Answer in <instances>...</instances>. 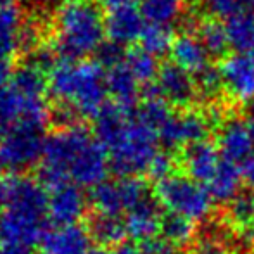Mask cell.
<instances>
[{
  "label": "cell",
  "instance_id": "obj_1",
  "mask_svg": "<svg viewBox=\"0 0 254 254\" xmlns=\"http://www.w3.org/2000/svg\"><path fill=\"white\" fill-rule=\"evenodd\" d=\"M109 154L95 133L80 125H66L47 138L40 161L42 180L51 187L74 184L97 187L106 180Z\"/></svg>",
  "mask_w": 254,
  "mask_h": 254
},
{
  "label": "cell",
  "instance_id": "obj_2",
  "mask_svg": "<svg viewBox=\"0 0 254 254\" xmlns=\"http://www.w3.org/2000/svg\"><path fill=\"white\" fill-rule=\"evenodd\" d=\"M94 133L106 147L114 171L121 177L147 173L159 154L157 131L131 109L118 104L106 106L99 113Z\"/></svg>",
  "mask_w": 254,
  "mask_h": 254
},
{
  "label": "cell",
  "instance_id": "obj_3",
  "mask_svg": "<svg viewBox=\"0 0 254 254\" xmlns=\"http://www.w3.org/2000/svg\"><path fill=\"white\" fill-rule=\"evenodd\" d=\"M49 94L64 120L97 118L107 106V76L101 63L56 61L49 69Z\"/></svg>",
  "mask_w": 254,
  "mask_h": 254
},
{
  "label": "cell",
  "instance_id": "obj_4",
  "mask_svg": "<svg viewBox=\"0 0 254 254\" xmlns=\"http://www.w3.org/2000/svg\"><path fill=\"white\" fill-rule=\"evenodd\" d=\"M106 17L94 0H66L56 9L52 40L66 59H85L106 44Z\"/></svg>",
  "mask_w": 254,
  "mask_h": 254
},
{
  "label": "cell",
  "instance_id": "obj_5",
  "mask_svg": "<svg viewBox=\"0 0 254 254\" xmlns=\"http://www.w3.org/2000/svg\"><path fill=\"white\" fill-rule=\"evenodd\" d=\"M10 180V202L0 213V239L9 244L33 246L47 232L45 218L49 216V195L40 182L30 177Z\"/></svg>",
  "mask_w": 254,
  "mask_h": 254
},
{
  "label": "cell",
  "instance_id": "obj_6",
  "mask_svg": "<svg viewBox=\"0 0 254 254\" xmlns=\"http://www.w3.org/2000/svg\"><path fill=\"white\" fill-rule=\"evenodd\" d=\"M47 94L49 80L37 63L31 61L14 71L10 81L0 90V137L23 120H47Z\"/></svg>",
  "mask_w": 254,
  "mask_h": 254
},
{
  "label": "cell",
  "instance_id": "obj_7",
  "mask_svg": "<svg viewBox=\"0 0 254 254\" xmlns=\"http://www.w3.org/2000/svg\"><path fill=\"white\" fill-rule=\"evenodd\" d=\"M156 199L168 213L184 216L190 221H202L211 214L213 195L202 184L189 175H168L157 180Z\"/></svg>",
  "mask_w": 254,
  "mask_h": 254
},
{
  "label": "cell",
  "instance_id": "obj_8",
  "mask_svg": "<svg viewBox=\"0 0 254 254\" xmlns=\"http://www.w3.org/2000/svg\"><path fill=\"white\" fill-rule=\"evenodd\" d=\"M47 138L45 121L23 120L12 125L0 137V157L3 166L14 171L35 166L42 161Z\"/></svg>",
  "mask_w": 254,
  "mask_h": 254
},
{
  "label": "cell",
  "instance_id": "obj_9",
  "mask_svg": "<svg viewBox=\"0 0 254 254\" xmlns=\"http://www.w3.org/2000/svg\"><path fill=\"white\" fill-rule=\"evenodd\" d=\"M38 35L17 0H0V59L9 61L31 49Z\"/></svg>",
  "mask_w": 254,
  "mask_h": 254
},
{
  "label": "cell",
  "instance_id": "obj_10",
  "mask_svg": "<svg viewBox=\"0 0 254 254\" xmlns=\"http://www.w3.org/2000/svg\"><path fill=\"white\" fill-rule=\"evenodd\" d=\"M211 114H204L199 111H182V113H171V116L163 123L157 130L159 142L166 147H187V145L197 144L206 138L211 125H213Z\"/></svg>",
  "mask_w": 254,
  "mask_h": 254
},
{
  "label": "cell",
  "instance_id": "obj_11",
  "mask_svg": "<svg viewBox=\"0 0 254 254\" xmlns=\"http://www.w3.org/2000/svg\"><path fill=\"white\" fill-rule=\"evenodd\" d=\"M223 90L239 102H254V54L234 52L218 66Z\"/></svg>",
  "mask_w": 254,
  "mask_h": 254
},
{
  "label": "cell",
  "instance_id": "obj_12",
  "mask_svg": "<svg viewBox=\"0 0 254 254\" xmlns=\"http://www.w3.org/2000/svg\"><path fill=\"white\" fill-rule=\"evenodd\" d=\"M154 90L168 104L185 107L197 97V83L189 71L175 63H168L159 67Z\"/></svg>",
  "mask_w": 254,
  "mask_h": 254
},
{
  "label": "cell",
  "instance_id": "obj_13",
  "mask_svg": "<svg viewBox=\"0 0 254 254\" xmlns=\"http://www.w3.org/2000/svg\"><path fill=\"white\" fill-rule=\"evenodd\" d=\"M218 149L230 163L242 166L254 154V135L248 120H227L218 133Z\"/></svg>",
  "mask_w": 254,
  "mask_h": 254
},
{
  "label": "cell",
  "instance_id": "obj_14",
  "mask_svg": "<svg viewBox=\"0 0 254 254\" xmlns=\"http://www.w3.org/2000/svg\"><path fill=\"white\" fill-rule=\"evenodd\" d=\"M87 209V199L81 187L63 184L52 187L49 195V218L56 225H74Z\"/></svg>",
  "mask_w": 254,
  "mask_h": 254
},
{
  "label": "cell",
  "instance_id": "obj_15",
  "mask_svg": "<svg viewBox=\"0 0 254 254\" xmlns=\"http://www.w3.org/2000/svg\"><path fill=\"white\" fill-rule=\"evenodd\" d=\"M90 234L80 225H57L44 234L40 241L42 254H88Z\"/></svg>",
  "mask_w": 254,
  "mask_h": 254
},
{
  "label": "cell",
  "instance_id": "obj_16",
  "mask_svg": "<svg viewBox=\"0 0 254 254\" xmlns=\"http://www.w3.org/2000/svg\"><path fill=\"white\" fill-rule=\"evenodd\" d=\"M182 163H184L189 177L207 187V184L213 180L216 171L220 170L223 156L216 145L202 140L185 147L184 154H182Z\"/></svg>",
  "mask_w": 254,
  "mask_h": 254
},
{
  "label": "cell",
  "instance_id": "obj_17",
  "mask_svg": "<svg viewBox=\"0 0 254 254\" xmlns=\"http://www.w3.org/2000/svg\"><path fill=\"white\" fill-rule=\"evenodd\" d=\"M147 21L142 16L140 9L125 7V9L109 10L106 16V35L107 40L121 47L140 40Z\"/></svg>",
  "mask_w": 254,
  "mask_h": 254
},
{
  "label": "cell",
  "instance_id": "obj_18",
  "mask_svg": "<svg viewBox=\"0 0 254 254\" xmlns=\"http://www.w3.org/2000/svg\"><path fill=\"white\" fill-rule=\"evenodd\" d=\"M161 221H163V216L159 213V202L151 195L149 199L127 211L125 227L131 239L145 242L149 239L157 237L156 234L161 230Z\"/></svg>",
  "mask_w": 254,
  "mask_h": 254
},
{
  "label": "cell",
  "instance_id": "obj_19",
  "mask_svg": "<svg viewBox=\"0 0 254 254\" xmlns=\"http://www.w3.org/2000/svg\"><path fill=\"white\" fill-rule=\"evenodd\" d=\"M170 52L171 57H173V63L184 67L185 71H189L194 76L201 74L202 71H206L211 66V56L202 45V42L199 40L197 35L184 33L180 37H177L173 40V44H171Z\"/></svg>",
  "mask_w": 254,
  "mask_h": 254
},
{
  "label": "cell",
  "instance_id": "obj_20",
  "mask_svg": "<svg viewBox=\"0 0 254 254\" xmlns=\"http://www.w3.org/2000/svg\"><path fill=\"white\" fill-rule=\"evenodd\" d=\"M107 76V90L109 95L113 97L114 104L121 107L131 109L138 99V92H140V83L137 78L131 74V71L127 67L125 59L120 64L106 69Z\"/></svg>",
  "mask_w": 254,
  "mask_h": 254
},
{
  "label": "cell",
  "instance_id": "obj_21",
  "mask_svg": "<svg viewBox=\"0 0 254 254\" xmlns=\"http://www.w3.org/2000/svg\"><path fill=\"white\" fill-rule=\"evenodd\" d=\"M228 47L239 54H254V9H239L225 21Z\"/></svg>",
  "mask_w": 254,
  "mask_h": 254
},
{
  "label": "cell",
  "instance_id": "obj_22",
  "mask_svg": "<svg viewBox=\"0 0 254 254\" xmlns=\"http://www.w3.org/2000/svg\"><path fill=\"white\" fill-rule=\"evenodd\" d=\"M242 182V170L241 166L230 163L223 157L220 170L216 171L213 180L207 184V190L211 192L214 201L218 202H232L239 195Z\"/></svg>",
  "mask_w": 254,
  "mask_h": 254
},
{
  "label": "cell",
  "instance_id": "obj_23",
  "mask_svg": "<svg viewBox=\"0 0 254 254\" xmlns=\"http://www.w3.org/2000/svg\"><path fill=\"white\" fill-rule=\"evenodd\" d=\"M88 234L92 241L101 246H120L127 234L125 221L120 220L116 214L97 213L88 221Z\"/></svg>",
  "mask_w": 254,
  "mask_h": 254
},
{
  "label": "cell",
  "instance_id": "obj_24",
  "mask_svg": "<svg viewBox=\"0 0 254 254\" xmlns=\"http://www.w3.org/2000/svg\"><path fill=\"white\" fill-rule=\"evenodd\" d=\"M140 12L151 24L170 28L184 12V0H140Z\"/></svg>",
  "mask_w": 254,
  "mask_h": 254
},
{
  "label": "cell",
  "instance_id": "obj_25",
  "mask_svg": "<svg viewBox=\"0 0 254 254\" xmlns=\"http://www.w3.org/2000/svg\"><path fill=\"white\" fill-rule=\"evenodd\" d=\"M92 202L99 213L116 214L120 216L121 211H125L123 195H121L120 180H104L92 192Z\"/></svg>",
  "mask_w": 254,
  "mask_h": 254
},
{
  "label": "cell",
  "instance_id": "obj_26",
  "mask_svg": "<svg viewBox=\"0 0 254 254\" xmlns=\"http://www.w3.org/2000/svg\"><path fill=\"white\" fill-rule=\"evenodd\" d=\"M125 64L131 71L137 81L140 85H147L156 81L157 73H159V66H157L156 56L149 54L144 49H133V51H128L125 56Z\"/></svg>",
  "mask_w": 254,
  "mask_h": 254
},
{
  "label": "cell",
  "instance_id": "obj_27",
  "mask_svg": "<svg viewBox=\"0 0 254 254\" xmlns=\"http://www.w3.org/2000/svg\"><path fill=\"white\" fill-rule=\"evenodd\" d=\"M194 234V221L173 213H168L166 216H163V221H161V237L170 242L173 248L187 246L192 241Z\"/></svg>",
  "mask_w": 254,
  "mask_h": 254
},
{
  "label": "cell",
  "instance_id": "obj_28",
  "mask_svg": "<svg viewBox=\"0 0 254 254\" xmlns=\"http://www.w3.org/2000/svg\"><path fill=\"white\" fill-rule=\"evenodd\" d=\"M197 37L209 52V56H221L228 47V38L225 24H221L218 19H206L195 26Z\"/></svg>",
  "mask_w": 254,
  "mask_h": 254
},
{
  "label": "cell",
  "instance_id": "obj_29",
  "mask_svg": "<svg viewBox=\"0 0 254 254\" xmlns=\"http://www.w3.org/2000/svg\"><path fill=\"white\" fill-rule=\"evenodd\" d=\"M140 45L144 51H147L152 56H161L166 51L171 49L173 44V38H171L170 28L168 26H161V24H151L147 23L144 33L140 37Z\"/></svg>",
  "mask_w": 254,
  "mask_h": 254
},
{
  "label": "cell",
  "instance_id": "obj_30",
  "mask_svg": "<svg viewBox=\"0 0 254 254\" xmlns=\"http://www.w3.org/2000/svg\"><path fill=\"white\" fill-rule=\"evenodd\" d=\"M230 221L241 232L251 234L254 228V194H239L230 202Z\"/></svg>",
  "mask_w": 254,
  "mask_h": 254
},
{
  "label": "cell",
  "instance_id": "obj_31",
  "mask_svg": "<svg viewBox=\"0 0 254 254\" xmlns=\"http://www.w3.org/2000/svg\"><path fill=\"white\" fill-rule=\"evenodd\" d=\"M241 2L242 0H199L201 9L213 19L214 17L228 19L232 14H235L241 9Z\"/></svg>",
  "mask_w": 254,
  "mask_h": 254
},
{
  "label": "cell",
  "instance_id": "obj_32",
  "mask_svg": "<svg viewBox=\"0 0 254 254\" xmlns=\"http://www.w3.org/2000/svg\"><path fill=\"white\" fill-rule=\"evenodd\" d=\"M195 83H197L199 94L207 95V97H214L223 88L220 71H218V67H211V66L195 76Z\"/></svg>",
  "mask_w": 254,
  "mask_h": 254
},
{
  "label": "cell",
  "instance_id": "obj_33",
  "mask_svg": "<svg viewBox=\"0 0 254 254\" xmlns=\"http://www.w3.org/2000/svg\"><path fill=\"white\" fill-rule=\"evenodd\" d=\"M171 168H173V161H171V157L164 152H159L156 156V159L152 161V164H151V168H149L147 173L151 175L152 178H156V180H161V178L171 175Z\"/></svg>",
  "mask_w": 254,
  "mask_h": 254
},
{
  "label": "cell",
  "instance_id": "obj_34",
  "mask_svg": "<svg viewBox=\"0 0 254 254\" xmlns=\"http://www.w3.org/2000/svg\"><path fill=\"white\" fill-rule=\"evenodd\" d=\"M175 249L177 248H173L163 237H154L142 242V254H173Z\"/></svg>",
  "mask_w": 254,
  "mask_h": 254
},
{
  "label": "cell",
  "instance_id": "obj_35",
  "mask_svg": "<svg viewBox=\"0 0 254 254\" xmlns=\"http://www.w3.org/2000/svg\"><path fill=\"white\" fill-rule=\"evenodd\" d=\"M10 190H12V180L10 178H0V213H3L9 206Z\"/></svg>",
  "mask_w": 254,
  "mask_h": 254
},
{
  "label": "cell",
  "instance_id": "obj_36",
  "mask_svg": "<svg viewBox=\"0 0 254 254\" xmlns=\"http://www.w3.org/2000/svg\"><path fill=\"white\" fill-rule=\"evenodd\" d=\"M107 10H116V9H125V7H135V3H138L140 0H99Z\"/></svg>",
  "mask_w": 254,
  "mask_h": 254
},
{
  "label": "cell",
  "instance_id": "obj_37",
  "mask_svg": "<svg viewBox=\"0 0 254 254\" xmlns=\"http://www.w3.org/2000/svg\"><path fill=\"white\" fill-rule=\"evenodd\" d=\"M0 254H33V253H31L30 246L3 242V246L0 248Z\"/></svg>",
  "mask_w": 254,
  "mask_h": 254
},
{
  "label": "cell",
  "instance_id": "obj_38",
  "mask_svg": "<svg viewBox=\"0 0 254 254\" xmlns=\"http://www.w3.org/2000/svg\"><path fill=\"white\" fill-rule=\"evenodd\" d=\"M241 170H242V178H244V182L254 189V154L242 164Z\"/></svg>",
  "mask_w": 254,
  "mask_h": 254
},
{
  "label": "cell",
  "instance_id": "obj_39",
  "mask_svg": "<svg viewBox=\"0 0 254 254\" xmlns=\"http://www.w3.org/2000/svg\"><path fill=\"white\" fill-rule=\"evenodd\" d=\"M201 248H202V254H234L227 251V249H223V246L218 241H206L201 244Z\"/></svg>",
  "mask_w": 254,
  "mask_h": 254
},
{
  "label": "cell",
  "instance_id": "obj_40",
  "mask_svg": "<svg viewBox=\"0 0 254 254\" xmlns=\"http://www.w3.org/2000/svg\"><path fill=\"white\" fill-rule=\"evenodd\" d=\"M10 76H12V73H10L9 63L5 59H0V90L9 83Z\"/></svg>",
  "mask_w": 254,
  "mask_h": 254
},
{
  "label": "cell",
  "instance_id": "obj_41",
  "mask_svg": "<svg viewBox=\"0 0 254 254\" xmlns=\"http://www.w3.org/2000/svg\"><path fill=\"white\" fill-rule=\"evenodd\" d=\"M107 254H142V251L137 248H133V246H130V244H120L114 249H111Z\"/></svg>",
  "mask_w": 254,
  "mask_h": 254
},
{
  "label": "cell",
  "instance_id": "obj_42",
  "mask_svg": "<svg viewBox=\"0 0 254 254\" xmlns=\"http://www.w3.org/2000/svg\"><path fill=\"white\" fill-rule=\"evenodd\" d=\"M31 2L40 7H59L61 3L66 2V0H31Z\"/></svg>",
  "mask_w": 254,
  "mask_h": 254
},
{
  "label": "cell",
  "instance_id": "obj_43",
  "mask_svg": "<svg viewBox=\"0 0 254 254\" xmlns=\"http://www.w3.org/2000/svg\"><path fill=\"white\" fill-rule=\"evenodd\" d=\"M248 123H249V127H251V131H253V135H254V102L249 106V111H248Z\"/></svg>",
  "mask_w": 254,
  "mask_h": 254
},
{
  "label": "cell",
  "instance_id": "obj_44",
  "mask_svg": "<svg viewBox=\"0 0 254 254\" xmlns=\"http://www.w3.org/2000/svg\"><path fill=\"white\" fill-rule=\"evenodd\" d=\"M88 254H107V253H104L102 249H90Z\"/></svg>",
  "mask_w": 254,
  "mask_h": 254
},
{
  "label": "cell",
  "instance_id": "obj_45",
  "mask_svg": "<svg viewBox=\"0 0 254 254\" xmlns=\"http://www.w3.org/2000/svg\"><path fill=\"white\" fill-rule=\"evenodd\" d=\"M242 2H246L251 9H254V0H242Z\"/></svg>",
  "mask_w": 254,
  "mask_h": 254
},
{
  "label": "cell",
  "instance_id": "obj_46",
  "mask_svg": "<svg viewBox=\"0 0 254 254\" xmlns=\"http://www.w3.org/2000/svg\"><path fill=\"white\" fill-rule=\"evenodd\" d=\"M2 166H3V163H2V157H0V170H2Z\"/></svg>",
  "mask_w": 254,
  "mask_h": 254
},
{
  "label": "cell",
  "instance_id": "obj_47",
  "mask_svg": "<svg viewBox=\"0 0 254 254\" xmlns=\"http://www.w3.org/2000/svg\"><path fill=\"white\" fill-rule=\"evenodd\" d=\"M251 237H253V241H254V228H253V232H251Z\"/></svg>",
  "mask_w": 254,
  "mask_h": 254
}]
</instances>
